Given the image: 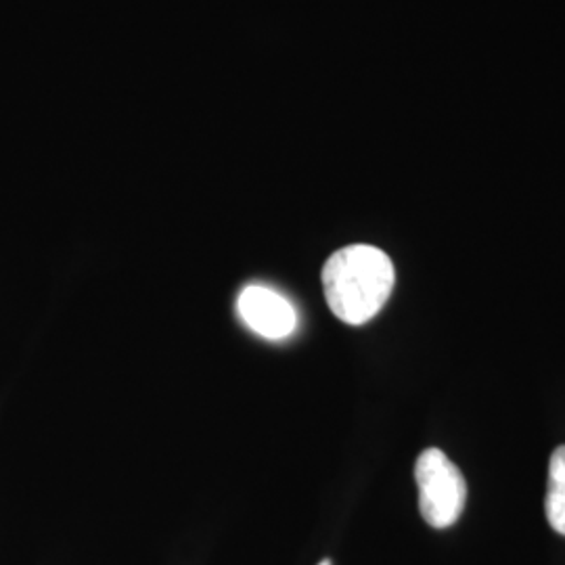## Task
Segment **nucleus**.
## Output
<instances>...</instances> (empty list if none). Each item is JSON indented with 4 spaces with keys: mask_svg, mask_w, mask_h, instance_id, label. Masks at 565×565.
<instances>
[{
    "mask_svg": "<svg viewBox=\"0 0 565 565\" xmlns=\"http://www.w3.org/2000/svg\"><path fill=\"white\" fill-rule=\"evenodd\" d=\"M415 480L425 524L436 530L457 524L467 503V482L448 455L440 448L424 450L415 463Z\"/></svg>",
    "mask_w": 565,
    "mask_h": 565,
    "instance_id": "obj_2",
    "label": "nucleus"
},
{
    "mask_svg": "<svg viewBox=\"0 0 565 565\" xmlns=\"http://www.w3.org/2000/svg\"><path fill=\"white\" fill-rule=\"evenodd\" d=\"M243 323L264 340H285L298 329V310L281 291L266 285H247L237 298Z\"/></svg>",
    "mask_w": 565,
    "mask_h": 565,
    "instance_id": "obj_3",
    "label": "nucleus"
},
{
    "mask_svg": "<svg viewBox=\"0 0 565 565\" xmlns=\"http://www.w3.org/2000/svg\"><path fill=\"white\" fill-rule=\"evenodd\" d=\"M319 565H331V562H329V559H323Z\"/></svg>",
    "mask_w": 565,
    "mask_h": 565,
    "instance_id": "obj_5",
    "label": "nucleus"
},
{
    "mask_svg": "<svg viewBox=\"0 0 565 565\" xmlns=\"http://www.w3.org/2000/svg\"><path fill=\"white\" fill-rule=\"evenodd\" d=\"M324 300L345 324L369 323L382 312L396 282L390 256L375 245H345L324 263Z\"/></svg>",
    "mask_w": 565,
    "mask_h": 565,
    "instance_id": "obj_1",
    "label": "nucleus"
},
{
    "mask_svg": "<svg viewBox=\"0 0 565 565\" xmlns=\"http://www.w3.org/2000/svg\"><path fill=\"white\" fill-rule=\"evenodd\" d=\"M545 511L548 525L565 536V446L555 448L548 461Z\"/></svg>",
    "mask_w": 565,
    "mask_h": 565,
    "instance_id": "obj_4",
    "label": "nucleus"
}]
</instances>
